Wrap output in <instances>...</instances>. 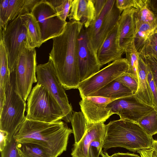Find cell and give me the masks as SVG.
<instances>
[{"label": "cell", "instance_id": "obj_1", "mask_svg": "<svg viewBox=\"0 0 157 157\" xmlns=\"http://www.w3.org/2000/svg\"><path fill=\"white\" fill-rule=\"evenodd\" d=\"M83 26L71 20L60 35L52 38L49 58L52 61L60 83L65 90L78 89L80 80L78 65V37Z\"/></svg>", "mask_w": 157, "mask_h": 157}, {"label": "cell", "instance_id": "obj_2", "mask_svg": "<svg viewBox=\"0 0 157 157\" xmlns=\"http://www.w3.org/2000/svg\"><path fill=\"white\" fill-rule=\"evenodd\" d=\"M72 129L61 121L48 123L26 118L16 130L13 137L17 142L28 143L41 146L58 157L67 149Z\"/></svg>", "mask_w": 157, "mask_h": 157}, {"label": "cell", "instance_id": "obj_3", "mask_svg": "<svg viewBox=\"0 0 157 157\" xmlns=\"http://www.w3.org/2000/svg\"><path fill=\"white\" fill-rule=\"evenodd\" d=\"M154 139L139 124L125 120L111 121L106 125L102 148L121 147L134 152L151 148Z\"/></svg>", "mask_w": 157, "mask_h": 157}, {"label": "cell", "instance_id": "obj_4", "mask_svg": "<svg viewBox=\"0 0 157 157\" xmlns=\"http://www.w3.org/2000/svg\"><path fill=\"white\" fill-rule=\"evenodd\" d=\"M25 118L33 121L53 123L63 119L64 115L57 101L44 87L37 84L27 99Z\"/></svg>", "mask_w": 157, "mask_h": 157}, {"label": "cell", "instance_id": "obj_5", "mask_svg": "<svg viewBox=\"0 0 157 157\" xmlns=\"http://www.w3.org/2000/svg\"><path fill=\"white\" fill-rule=\"evenodd\" d=\"M6 101L0 112V130L8 134L10 141L18 127L25 119L26 102L17 91L14 70L10 73L9 82L5 88Z\"/></svg>", "mask_w": 157, "mask_h": 157}, {"label": "cell", "instance_id": "obj_6", "mask_svg": "<svg viewBox=\"0 0 157 157\" xmlns=\"http://www.w3.org/2000/svg\"><path fill=\"white\" fill-rule=\"evenodd\" d=\"M36 73L37 84L46 88L55 98L63 112V119L67 122H71L72 117V108L69 103L65 89L57 77L52 60L37 66Z\"/></svg>", "mask_w": 157, "mask_h": 157}, {"label": "cell", "instance_id": "obj_7", "mask_svg": "<svg viewBox=\"0 0 157 157\" xmlns=\"http://www.w3.org/2000/svg\"><path fill=\"white\" fill-rule=\"evenodd\" d=\"M35 48L24 46L15 64L14 71L16 90L25 101L32 90L33 83L37 82Z\"/></svg>", "mask_w": 157, "mask_h": 157}, {"label": "cell", "instance_id": "obj_8", "mask_svg": "<svg viewBox=\"0 0 157 157\" xmlns=\"http://www.w3.org/2000/svg\"><path fill=\"white\" fill-rule=\"evenodd\" d=\"M122 12L117 8L115 0H107L98 16L86 28L96 53L107 35L117 24Z\"/></svg>", "mask_w": 157, "mask_h": 157}, {"label": "cell", "instance_id": "obj_9", "mask_svg": "<svg viewBox=\"0 0 157 157\" xmlns=\"http://www.w3.org/2000/svg\"><path fill=\"white\" fill-rule=\"evenodd\" d=\"M0 29V40L2 41L6 50L10 73L14 70L23 47L26 45L29 47L27 30L22 23L19 16Z\"/></svg>", "mask_w": 157, "mask_h": 157}, {"label": "cell", "instance_id": "obj_10", "mask_svg": "<svg viewBox=\"0 0 157 157\" xmlns=\"http://www.w3.org/2000/svg\"><path fill=\"white\" fill-rule=\"evenodd\" d=\"M128 68V63L126 58H121L113 62L79 83L78 89L81 98L89 96L123 74L127 72Z\"/></svg>", "mask_w": 157, "mask_h": 157}, {"label": "cell", "instance_id": "obj_11", "mask_svg": "<svg viewBox=\"0 0 157 157\" xmlns=\"http://www.w3.org/2000/svg\"><path fill=\"white\" fill-rule=\"evenodd\" d=\"M31 13L39 26L43 43L61 34L67 22L61 19L57 12L46 0L36 4Z\"/></svg>", "mask_w": 157, "mask_h": 157}, {"label": "cell", "instance_id": "obj_12", "mask_svg": "<svg viewBox=\"0 0 157 157\" xmlns=\"http://www.w3.org/2000/svg\"><path fill=\"white\" fill-rule=\"evenodd\" d=\"M106 133L104 122L88 123L84 135L74 144L71 154L72 157H99L102 149Z\"/></svg>", "mask_w": 157, "mask_h": 157}, {"label": "cell", "instance_id": "obj_13", "mask_svg": "<svg viewBox=\"0 0 157 157\" xmlns=\"http://www.w3.org/2000/svg\"><path fill=\"white\" fill-rule=\"evenodd\" d=\"M77 56L80 82L100 70L101 66L98 62L97 53L84 26L78 37Z\"/></svg>", "mask_w": 157, "mask_h": 157}, {"label": "cell", "instance_id": "obj_14", "mask_svg": "<svg viewBox=\"0 0 157 157\" xmlns=\"http://www.w3.org/2000/svg\"><path fill=\"white\" fill-rule=\"evenodd\" d=\"M113 114L119 116L120 119L130 121L138 124L143 117L155 109L141 101L134 94L115 99L107 106Z\"/></svg>", "mask_w": 157, "mask_h": 157}, {"label": "cell", "instance_id": "obj_15", "mask_svg": "<svg viewBox=\"0 0 157 157\" xmlns=\"http://www.w3.org/2000/svg\"><path fill=\"white\" fill-rule=\"evenodd\" d=\"M115 100L101 97L88 96L82 98L79 104L82 112L88 123H104L113 115L106 107Z\"/></svg>", "mask_w": 157, "mask_h": 157}, {"label": "cell", "instance_id": "obj_16", "mask_svg": "<svg viewBox=\"0 0 157 157\" xmlns=\"http://www.w3.org/2000/svg\"><path fill=\"white\" fill-rule=\"evenodd\" d=\"M136 10L133 7L124 10L118 21V45L120 49L124 53L128 45L134 41L135 27L134 15Z\"/></svg>", "mask_w": 157, "mask_h": 157}, {"label": "cell", "instance_id": "obj_17", "mask_svg": "<svg viewBox=\"0 0 157 157\" xmlns=\"http://www.w3.org/2000/svg\"><path fill=\"white\" fill-rule=\"evenodd\" d=\"M118 28L117 23L97 51L98 60L101 66L122 58L124 52L120 49L118 45Z\"/></svg>", "mask_w": 157, "mask_h": 157}, {"label": "cell", "instance_id": "obj_18", "mask_svg": "<svg viewBox=\"0 0 157 157\" xmlns=\"http://www.w3.org/2000/svg\"><path fill=\"white\" fill-rule=\"evenodd\" d=\"M96 17L94 0H74L67 17L78 21L87 28Z\"/></svg>", "mask_w": 157, "mask_h": 157}, {"label": "cell", "instance_id": "obj_19", "mask_svg": "<svg viewBox=\"0 0 157 157\" xmlns=\"http://www.w3.org/2000/svg\"><path fill=\"white\" fill-rule=\"evenodd\" d=\"M147 70L145 62L140 56L138 66V87L134 94L142 102L155 107L153 94L147 79Z\"/></svg>", "mask_w": 157, "mask_h": 157}, {"label": "cell", "instance_id": "obj_20", "mask_svg": "<svg viewBox=\"0 0 157 157\" xmlns=\"http://www.w3.org/2000/svg\"><path fill=\"white\" fill-rule=\"evenodd\" d=\"M20 17L27 30L29 47L39 48L43 42L40 29L35 18L30 13H25L20 16Z\"/></svg>", "mask_w": 157, "mask_h": 157}, {"label": "cell", "instance_id": "obj_21", "mask_svg": "<svg viewBox=\"0 0 157 157\" xmlns=\"http://www.w3.org/2000/svg\"><path fill=\"white\" fill-rule=\"evenodd\" d=\"M133 94L130 90L120 82L115 80L89 96H98L117 99Z\"/></svg>", "mask_w": 157, "mask_h": 157}, {"label": "cell", "instance_id": "obj_22", "mask_svg": "<svg viewBox=\"0 0 157 157\" xmlns=\"http://www.w3.org/2000/svg\"><path fill=\"white\" fill-rule=\"evenodd\" d=\"M42 0H9V22L18 16L31 13L35 5Z\"/></svg>", "mask_w": 157, "mask_h": 157}, {"label": "cell", "instance_id": "obj_23", "mask_svg": "<svg viewBox=\"0 0 157 157\" xmlns=\"http://www.w3.org/2000/svg\"><path fill=\"white\" fill-rule=\"evenodd\" d=\"M135 27L134 41L135 48L139 52L143 47L147 38L157 31V21L151 24L143 23L135 24Z\"/></svg>", "mask_w": 157, "mask_h": 157}, {"label": "cell", "instance_id": "obj_24", "mask_svg": "<svg viewBox=\"0 0 157 157\" xmlns=\"http://www.w3.org/2000/svg\"><path fill=\"white\" fill-rule=\"evenodd\" d=\"M17 147L21 157H54L48 150L36 144L17 142Z\"/></svg>", "mask_w": 157, "mask_h": 157}, {"label": "cell", "instance_id": "obj_25", "mask_svg": "<svg viewBox=\"0 0 157 157\" xmlns=\"http://www.w3.org/2000/svg\"><path fill=\"white\" fill-rule=\"evenodd\" d=\"M148 2V0H140L137 10L134 15L135 24H151L157 21V14L150 10Z\"/></svg>", "mask_w": 157, "mask_h": 157}, {"label": "cell", "instance_id": "obj_26", "mask_svg": "<svg viewBox=\"0 0 157 157\" xmlns=\"http://www.w3.org/2000/svg\"><path fill=\"white\" fill-rule=\"evenodd\" d=\"M71 122L74 137V144H76L85 133L88 123L82 112H74Z\"/></svg>", "mask_w": 157, "mask_h": 157}, {"label": "cell", "instance_id": "obj_27", "mask_svg": "<svg viewBox=\"0 0 157 157\" xmlns=\"http://www.w3.org/2000/svg\"><path fill=\"white\" fill-rule=\"evenodd\" d=\"M10 73L9 69L7 53L2 40H0V86L5 90L9 82Z\"/></svg>", "mask_w": 157, "mask_h": 157}, {"label": "cell", "instance_id": "obj_28", "mask_svg": "<svg viewBox=\"0 0 157 157\" xmlns=\"http://www.w3.org/2000/svg\"><path fill=\"white\" fill-rule=\"evenodd\" d=\"M126 59L129 64L127 73L138 78V66L140 54L136 50L134 41L130 43L125 50Z\"/></svg>", "mask_w": 157, "mask_h": 157}, {"label": "cell", "instance_id": "obj_29", "mask_svg": "<svg viewBox=\"0 0 157 157\" xmlns=\"http://www.w3.org/2000/svg\"><path fill=\"white\" fill-rule=\"evenodd\" d=\"M138 124L148 135L152 136L157 134V109L144 116Z\"/></svg>", "mask_w": 157, "mask_h": 157}, {"label": "cell", "instance_id": "obj_30", "mask_svg": "<svg viewBox=\"0 0 157 157\" xmlns=\"http://www.w3.org/2000/svg\"><path fill=\"white\" fill-rule=\"evenodd\" d=\"M139 53L142 58L147 56L157 58V31L147 38Z\"/></svg>", "mask_w": 157, "mask_h": 157}, {"label": "cell", "instance_id": "obj_31", "mask_svg": "<svg viewBox=\"0 0 157 157\" xmlns=\"http://www.w3.org/2000/svg\"><path fill=\"white\" fill-rule=\"evenodd\" d=\"M53 7L58 16L66 21L69 14L73 0H46Z\"/></svg>", "mask_w": 157, "mask_h": 157}, {"label": "cell", "instance_id": "obj_32", "mask_svg": "<svg viewBox=\"0 0 157 157\" xmlns=\"http://www.w3.org/2000/svg\"><path fill=\"white\" fill-rule=\"evenodd\" d=\"M115 80L118 81L130 90L135 94L138 87V78L127 72L125 73Z\"/></svg>", "mask_w": 157, "mask_h": 157}, {"label": "cell", "instance_id": "obj_33", "mask_svg": "<svg viewBox=\"0 0 157 157\" xmlns=\"http://www.w3.org/2000/svg\"><path fill=\"white\" fill-rule=\"evenodd\" d=\"M17 142L13 137L1 152V157H21L17 147Z\"/></svg>", "mask_w": 157, "mask_h": 157}, {"label": "cell", "instance_id": "obj_34", "mask_svg": "<svg viewBox=\"0 0 157 157\" xmlns=\"http://www.w3.org/2000/svg\"><path fill=\"white\" fill-rule=\"evenodd\" d=\"M9 0L0 1V29L5 27L9 22L8 6Z\"/></svg>", "mask_w": 157, "mask_h": 157}, {"label": "cell", "instance_id": "obj_35", "mask_svg": "<svg viewBox=\"0 0 157 157\" xmlns=\"http://www.w3.org/2000/svg\"><path fill=\"white\" fill-rule=\"evenodd\" d=\"M142 58L145 62L147 67L152 73L157 88V58L152 56Z\"/></svg>", "mask_w": 157, "mask_h": 157}, {"label": "cell", "instance_id": "obj_36", "mask_svg": "<svg viewBox=\"0 0 157 157\" xmlns=\"http://www.w3.org/2000/svg\"><path fill=\"white\" fill-rule=\"evenodd\" d=\"M139 0H115L117 8L123 11L127 9L134 8L136 9Z\"/></svg>", "mask_w": 157, "mask_h": 157}, {"label": "cell", "instance_id": "obj_37", "mask_svg": "<svg viewBox=\"0 0 157 157\" xmlns=\"http://www.w3.org/2000/svg\"><path fill=\"white\" fill-rule=\"evenodd\" d=\"M147 76L150 89L152 93L155 105V108L157 109V88L154 80L153 75L147 67Z\"/></svg>", "mask_w": 157, "mask_h": 157}, {"label": "cell", "instance_id": "obj_38", "mask_svg": "<svg viewBox=\"0 0 157 157\" xmlns=\"http://www.w3.org/2000/svg\"><path fill=\"white\" fill-rule=\"evenodd\" d=\"M100 155L102 157H141L138 155L129 153L118 152L109 156L107 153L104 152L102 151L101 152Z\"/></svg>", "mask_w": 157, "mask_h": 157}, {"label": "cell", "instance_id": "obj_39", "mask_svg": "<svg viewBox=\"0 0 157 157\" xmlns=\"http://www.w3.org/2000/svg\"><path fill=\"white\" fill-rule=\"evenodd\" d=\"M107 0H94L95 10L96 17L97 18L103 10Z\"/></svg>", "mask_w": 157, "mask_h": 157}, {"label": "cell", "instance_id": "obj_40", "mask_svg": "<svg viewBox=\"0 0 157 157\" xmlns=\"http://www.w3.org/2000/svg\"><path fill=\"white\" fill-rule=\"evenodd\" d=\"M8 139V134L4 131L0 130V150L2 151L6 146Z\"/></svg>", "mask_w": 157, "mask_h": 157}, {"label": "cell", "instance_id": "obj_41", "mask_svg": "<svg viewBox=\"0 0 157 157\" xmlns=\"http://www.w3.org/2000/svg\"><path fill=\"white\" fill-rule=\"evenodd\" d=\"M141 157H152L153 150L152 148L139 151H137Z\"/></svg>", "mask_w": 157, "mask_h": 157}, {"label": "cell", "instance_id": "obj_42", "mask_svg": "<svg viewBox=\"0 0 157 157\" xmlns=\"http://www.w3.org/2000/svg\"><path fill=\"white\" fill-rule=\"evenodd\" d=\"M5 90L0 86V112L2 110L6 101Z\"/></svg>", "mask_w": 157, "mask_h": 157}, {"label": "cell", "instance_id": "obj_43", "mask_svg": "<svg viewBox=\"0 0 157 157\" xmlns=\"http://www.w3.org/2000/svg\"><path fill=\"white\" fill-rule=\"evenodd\" d=\"M148 4L150 10L157 14V0H148Z\"/></svg>", "mask_w": 157, "mask_h": 157}, {"label": "cell", "instance_id": "obj_44", "mask_svg": "<svg viewBox=\"0 0 157 157\" xmlns=\"http://www.w3.org/2000/svg\"><path fill=\"white\" fill-rule=\"evenodd\" d=\"M151 148L153 150L152 156L154 157H157V140H154Z\"/></svg>", "mask_w": 157, "mask_h": 157}, {"label": "cell", "instance_id": "obj_45", "mask_svg": "<svg viewBox=\"0 0 157 157\" xmlns=\"http://www.w3.org/2000/svg\"><path fill=\"white\" fill-rule=\"evenodd\" d=\"M152 157H154V156H152Z\"/></svg>", "mask_w": 157, "mask_h": 157}]
</instances>
